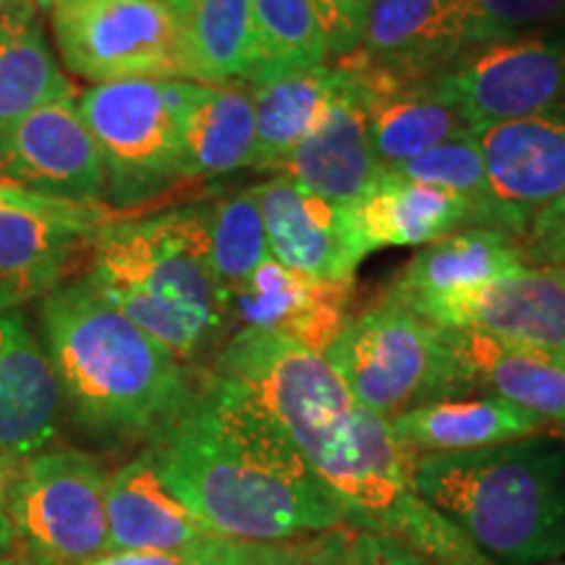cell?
Masks as SVG:
<instances>
[{
  "label": "cell",
  "instance_id": "6da1fadb",
  "mask_svg": "<svg viewBox=\"0 0 565 565\" xmlns=\"http://www.w3.org/2000/svg\"><path fill=\"white\" fill-rule=\"evenodd\" d=\"M210 374L242 387L278 424L343 508L345 524L391 536L435 565H492L416 494L414 456L395 443L391 422L353 398L322 353L282 335L238 330Z\"/></svg>",
  "mask_w": 565,
  "mask_h": 565
},
{
  "label": "cell",
  "instance_id": "7a4b0ae2",
  "mask_svg": "<svg viewBox=\"0 0 565 565\" xmlns=\"http://www.w3.org/2000/svg\"><path fill=\"white\" fill-rule=\"evenodd\" d=\"M147 454L183 503L228 540L280 545L349 526L278 424L215 374Z\"/></svg>",
  "mask_w": 565,
  "mask_h": 565
},
{
  "label": "cell",
  "instance_id": "3957f363",
  "mask_svg": "<svg viewBox=\"0 0 565 565\" xmlns=\"http://www.w3.org/2000/svg\"><path fill=\"white\" fill-rule=\"evenodd\" d=\"M40 343L63 406L100 440H158L196 395L186 364L118 312L87 275L42 299Z\"/></svg>",
  "mask_w": 565,
  "mask_h": 565
},
{
  "label": "cell",
  "instance_id": "277c9868",
  "mask_svg": "<svg viewBox=\"0 0 565 565\" xmlns=\"http://www.w3.org/2000/svg\"><path fill=\"white\" fill-rule=\"evenodd\" d=\"M87 278L181 364L231 338L228 296L212 267L207 202L113 217L92 244Z\"/></svg>",
  "mask_w": 565,
  "mask_h": 565
},
{
  "label": "cell",
  "instance_id": "5b68a950",
  "mask_svg": "<svg viewBox=\"0 0 565 565\" xmlns=\"http://www.w3.org/2000/svg\"><path fill=\"white\" fill-rule=\"evenodd\" d=\"M412 484L492 565L565 557V435L416 456Z\"/></svg>",
  "mask_w": 565,
  "mask_h": 565
},
{
  "label": "cell",
  "instance_id": "8992f818",
  "mask_svg": "<svg viewBox=\"0 0 565 565\" xmlns=\"http://www.w3.org/2000/svg\"><path fill=\"white\" fill-rule=\"evenodd\" d=\"M322 359L359 404L387 422L416 406L466 398L445 330L387 299L349 317Z\"/></svg>",
  "mask_w": 565,
  "mask_h": 565
},
{
  "label": "cell",
  "instance_id": "52a82bcc",
  "mask_svg": "<svg viewBox=\"0 0 565 565\" xmlns=\"http://www.w3.org/2000/svg\"><path fill=\"white\" fill-rule=\"evenodd\" d=\"M196 82L124 79L79 92V113L100 152L105 202L131 207L183 179L181 129Z\"/></svg>",
  "mask_w": 565,
  "mask_h": 565
},
{
  "label": "cell",
  "instance_id": "ba28073f",
  "mask_svg": "<svg viewBox=\"0 0 565 565\" xmlns=\"http://www.w3.org/2000/svg\"><path fill=\"white\" fill-rule=\"evenodd\" d=\"M108 471L79 448H45L19 461L9 513L30 565H89L110 553Z\"/></svg>",
  "mask_w": 565,
  "mask_h": 565
},
{
  "label": "cell",
  "instance_id": "9c48e42d",
  "mask_svg": "<svg viewBox=\"0 0 565 565\" xmlns=\"http://www.w3.org/2000/svg\"><path fill=\"white\" fill-rule=\"evenodd\" d=\"M61 66L95 84L183 79L181 21L160 0H45Z\"/></svg>",
  "mask_w": 565,
  "mask_h": 565
},
{
  "label": "cell",
  "instance_id": "30bf717a",
  "mask_svg": "<svg viewBox=\"0 0 565 565\" xmlns=\"http://www.w3.org/2000/svg\"><path fill=\"white\" fill-rule=\"evenodd\" d=\"M469 131L565 113V26L492 42L429 79Z\"/></svg>",
  "mask_w": 565,
  "mask_h": 565
},
{
  "label": "cell",
  "instance_id": "8fae6325",
  "mask_svg": "<svg viewBox=\"0 0 565 565\" xmlns=\"http://www.w3.org/2000/svg\"><path fill=\"white\" fill-rule=\"evenodd\" d=\"M469 51V0H372L359 47L338 63L370 87H404L435 79Z\"/></svg>",
  "mask_w": 565,
  "mask_h": 565
},
{
  "label": "cell",
  "instance_id": "7c38bea8",
  "mask_svg": "<svg viewBox=\"0 0 565 565\" xmlns=\"http://www.w3.org/2000/svg\"><path fill=\"white\" fill-rule=\"evenodd\" d=\"M0 181L63 202H105L100 152L76 100L42 105L0 129Z\"/></svg>",
  "mask_w": 565,
  "mask_h": 565
},
{
  "label": "cell",
  "instance_id": "4fadbf2b",
  "mask_svg": "<svg viewBox=\"0 0 565 565\" xmlns=\"http://www.w3.org/2000/svg\"><path fill=\"white\" fill-rule=\"evenodd\" d=\"M416 317L565 362V267L524 263L479 291L435 303Z\"/></svg>",
  "mask_w": 565,
  "mask_h": 565
},
{
  "label": "cell",
  "instance_id": "5bb4252c",
  "mask_svg": "<svg viewBox=\"0 0 565 565\" xmlns=\"http://www.w3.org/2000/svg\"><path fill=\"white\" fill-rule=\"evenodd\" d=\"M113 217L103 204L0 207V309L45 299Z\"/></svg>",
  "mask_w": 565,
  "mask_h": 565
},
{
  "label": "cell",
  "instance_id": "9a60e30c",
  "mask_svg": "<svg viewBox=\"0 0 565 565\" xmlns=\"http://www.w3.org/2000/svg\"><path fill=\"white\" fill-rule=\"evenodd\" d=\"M500 228L524 236L536 212L565 192V113L477 131Z\"/></svg>",
  "mask_w": 565,
  "mask_h": 565
},
{
  "label": "cell",
  "instance_id": "2e32d148",
  "mask_svg": "<svg viewBox=\"0 0 565 565\" xmlns=\"http://www.w3.org/2000/svg\"><path fill=\"white\" fill-rule=\"evenodd\" d=\"M353 280H322L267 259L228 296L231 335L238 330L282 335L322 353L349 320Z\"/></svg>",
  "mask_w": 565,
  "mask_h": 565
},
{
  "label": "cell",
  "instance_id": "e0dca14e",
  "mask_svg": "<svg viewBox=\"0 0 565 565\" xmlns=\"http://www.w3.org/2000/svg\"><path fill=\"white\" fill-rule=\"evenodd\" d=\"M273 259L288 270L322 280H353L364 259L349 207L317 196L286 175L254 183Z\"/></svg>",
  "mask_w": 565,
  "mask_h": 565
},
{
  "label": "cell",
  "instance_id": "ac0fdd59",
  "mask_svg": "<svg viewBox=\"0 0 565 565\" xmlns=\"http://www.w3.org/2000/svg\"><path fill=\"white\" fill-rule=\"evenodd\" d=\"M61 408L58 380L40 335L19 309H0V450L24 461L51 448Z\"/></svg>",
  "mask_w": 565,
  "mask_h": 565
},
{
  "label": "cell",
  "instance_id": "d6986e66",
  "mask_svg": "<svg viewBox=\"0 0 565 565\" xmlns=\"http://www.w3.org/2000/svg\"><path fill=\"white\" fill-rule=\"evenodd\" d=\"M278 171L307 192L341 207H351L380 179L383 166L372 150L366 129L362 84L351 71L343 95L333 100L322 121L286 154Z\"/></svg>",
  "mask_w": 565,
  "mask_h": 565
},
{
  "label": "cell",
  "instance_id": "ffe728a7",
  "mask_svg": "<svg viewBox=\"0 0 565 565\" xmlns=\"http://www.w3.org/2000/svg\"><path fill=\"white\" fill-rule=\"evenodd\" d=\"M521 242L494 228H463L427 244L387 282L383 299L422 315L440 301L475 294L524 265Z\"/></svg>",
  "mask_w": 565,
  "mask_h": 565
},
{
  "label": "cell",
  "instance_id": "44dd1931",
  "mask_svg": "<svg viewBox=\"0 0 565 565\" xmlns=\"http://www.w3.org/2000/svg\"><path fill=\"white\" fill-rule=\"evenodd\" d=\"M105 511L110 553H162L215 534L168 487L147 450L108 477Z\"/></svg>",
  "mask_w": 565,
  "mask_h": 565
},
{
  "label": "cell",
  "instance_id": "7402d4cb",
  "mask_svg": "<svg viewBox=\"0 0 565 565\" xmlns=\"http://www.w3.org/2000/svg\"><path fill=\"white\" fill-rule=\"evenodd\" d=\"M445 335L461 366L466 395L503 398L565 435V362L471 330H445Z\"/></svg>",
  "mask_w": 565,
  "mask_h": 565
},
{
  "label": "cell",
  "instance_id": "603a6c76",
  "mask_svg": "<svg viewBox=\"0 0 565 565\" xmlns=\"http://www.w3.org/2000/svg\"><path fill=\"white\" fill-rule=\"evenodd\" d=\"M351 228L364 257L380 249L427 246L448 233L471 228L466 204L443 189L383 171L349 207Z\"/></svg>",
  "mask_w": 565,
  "mask_h": 565
},
{
  "label": "cell",
  "instance_id": "cb8c5ba5",
  "mask_svg": "<svg viewBox=\"0 0 565 565\" xmlns=\"http://www.w3.org/2000/svg\"><path fill=\"white\" fill-rule=\"evenodd\" d=\"M257 118V166L278 171L286 154L322 121L324 110L349 87L338 63L312 68H257L244 82Z\"/></svg>",
  "mask_w": 565,
  "mask_h": 565
},
{
  "label": "cell",
  "instance_id": "d4e9b609",
  "mask_svg": "<svg viewBox=\"0 0 565 565\" xmlns=\"http://www.w3.org/2000/svg\"><path fill=\"white\" fill-rule=\"evenodd\" d=\"M545 429L547 424L540 416L492 395L435 401V404L416 406L391 419L395 443L414 458L466 454V450L540 435Z\"/></svg>",
  "mask_w": 565,
  "mask_h": 565
},
{
  "label": "cell",
  "instance_id": "484cf974",
  "mask_svg": "<svg viewBox=\"0 0 565 565\" xmlns=\"http://www.w3.org/2000/svg\"><path fill=\"white\" fill-rule=\"evenodd\" d=\"M74 82L63 71L34 0H13L0 13V129L32 110L76 100Z\"/></svg>",
  "mask_w": 565,
  "mask_h": 565
},
{
  "label": "cell",
  "instance_id": "4316f807",
  "mask_svg": "<svg viewBox=\"0 0 565 565\" xmlns=\"http://www.w3.org/2000/svg\"><path fill=\"white\" fill-rule=\"evenodd\" d=\"M183 179H217L257 166V118L244 84H196L183 113Z\"/></svg>",
  "mask_w": 565,
  "mask_h": 565
},
{
  "label": "cell",
  "instance_id": "83f0119b",
  "mask_svg": "<svg viewBox=\"0 0 565 565\" xmlns=\"http://www.w3.org/2000/svg\"><path fill=\"white\" fill-rule=\"evenodd\" d=\"M359 84L372 150L383 171L469 131L463 118L437 95L429 82L404 87H370L362 79Z\"/></svg>",
  "mask_w": 565,
  "mask_h": 565
},
{
  "label": "cell",
  "instance_id": "f1b7e54d",
  "mask_svg": "<svg viewBox=\"0 0 565 565\" xmlns=\"http://www.w3.org/2000/svg\"><path fill=\"white\" fill-rule=\"evenodd\" d=\"M181 32L186 82L244 84L263 63L252 0H194Z\"/></svg>",
  "mask_w": 565,
  "mask_h": 565
},
{
  "label": "cell",
  "instance_id": "f546056e",
  "mask_svg": "<svg viewBox=\"0 0 565 565\" xmlns=\"http://www.w3.org/2000/svg\"><path fill=\"white\" fill-rule=\"evenodd\" d=\"M391 173L404 175L408 181L427 183V186L443 189L458 196L466 204L471 217V228H500L498 204L492 200L490 179L482 150L475 131L458 134V137L443 141L433 150L422 152L419 158L401 162L391 168Z\"/></svg>",
  "mask_w": 565,
  "mask_h": 565
},
{
  "label": "cell",
  "instance_id": "4dcf8cb0",
  "mask_svg": "<svg viewBox=\"0 0 565 565\" xmlns=\"http://www.w3.org/2000/svg\"><path fill=\"white\" fill-rule=\"evenodd\" d=\"M207 204L212 267L225 296H231L273 257L263 210L252 186L236 189Z\"/></svg>",
  "mask_w": 565,
  "mask_h": 565
},
{
  "label": "cell",
  "instance_id": "1f68e13d",
  "mask_svg": "<svg viewBox=\"0 0 565 565\" xmlns=\"http://www.w3.org/2000/svg\"><path fill=\"white\" fill-rule=\"evenodd\" d=\"M330 534L280 545L212 534L194 545L162 553H105L89 565H330Z\"/></svg>",
  "mask_w": 565,
  "mask_h": 565
},
{
  "label": "cell",
  "instance_id": "d6a6232c",
  "mask_svg": "<svg viewBox=\"0 0 565 565\" xmlns=\"http://www.w3.org/2000/svg\"><path fill=\"white\" fill-rule=\"evenodd\" d=\"M257 68H312L328 63V40L312 0H252Z\"/></svg>",
  "mask_w": 565,
  "mask_h": 565
},
{
  "label": "cell",
  "instance_id": "836d02e7",
  "mask_svg": "<svg viewBox=\"0 0 565 565\" xmlns=\"http://www.w3.org/2000/svg\"><path fill=\"white\" fill-rule=\"evenodd\" d=\"M475 47L565 26V0H469Z\"/></svg>",
  "mask_w": 565,
  "mask_h": 565
},
{
  "label": "cell",
  "instance_id": "e575fe53",
  "mask_svg": "<svg viewBox=\"0 0 565 565\" xmlns=\"http://www.w3.org/2000/svg\"><path fill=\"white\" fill-rule=\"evenodd\" d=\"M330 565H435L385 534L338 526L330 534Z\"/></svg>",
  "mask_w": 565,
  "mask_h": 565
},
{
  "label": "cell",
  "instance_id": "d590c367",
  "mask_svg": "<svg viewBox=\"0 0 565 565\" xmlns=\"http://www.w3.org/2000/svg\"><path fill=\"white\" fill-rule=\"evenodd\" d=\"M322 21L330 58L343 61L359 47L372 0H312Z\"/></svg>",
  "mask_w": 565,
  "mask_h": 565
},
{
  "label": "cell",
  "instance_id": "8d00e7d4",
  "mask_svg": "<svg viewBox=\"0 0 565 565\" xmlns=\"http://www.w3.org/2000/svg\"><path fill=\"white\" fill-rule=\"evenodd\" d=\"M519 242L529 265L565 267V192L536 212Z\"/></svg>",
  "mask_w": 565,
  "mask_h": 565
},
{
  "label": "cell",
  "instance_id": "74e56055",
  "mask_svg": "<svg viewBox=\"0 0 565 565\" xmlns=\"http://www.w3.org/2000/svg\"><path fill=\"white\" fill-rule=\"evenodd\" d=\"M19 461H13L11 456H6L0 450V555H11L17 547V534H13L11 513H9V498H11V484L17 477Z\"/></svg>",
  "mask_w": 565,
  "mask_h": 565
},
{
  "label": "cell",
  "instance_id": "f35d334b",
  "mask_svg": "<svg viewBox=\"0 0 565 565\" xmlns=\"http://www.w3.org/2000/svg\"><path fill=\"white\" fill-rule=\"evenodd\" d=\"M63 200H53V196H42L24 192V189L11 186V183L0 181V207H26V210H42V207H55Z\"/></svg>",
  "mask_w": 565,
  "mask_h": 565
},
{
  "label": "cell",
  "instance_id": "ab89813d",
  "mask_svg": "<svg viewBox=\"0 0 565 565\" xmlns=\"http://www.w3.org/2000/svg\"><path fill=\"white\" fill-rule=\"evenodd\" d=\"M160 3L166 6V9L171 11L175 19L183 21V19H186L189 9H192V3H194V0H160Z\"/></svg>",
  "mask_w": 565,
  "mask_h": 565
},
{
  "label": "cell",
  "instance_id": "60d3db41",
  "mask_svg": "<svg viewBox=\"0 0 565 565\" xmlns=\"http://www.w3.org/2000/svg\"><path fill=\"white\" fill-rule=\"evenodd\" d=\"M0 565H30V563H26V561H21V557L0 555Z\"/></svg>",
  "mask_w": 565,
  "mask_h": 565
},
{
  "label": "cell",
  "instance_id": "b9f144b4",
  "mask_svg": "<svg viewBox=\"0 0 565 565\" xmlns=\"http://www.w3.org/2000/svg\"><path fill=\"white\" fill-rule=\"evenodd\" d=\"M13 3V0H0V13H3L6 9H9V6Z\"/></svg>",
  "mask_w": 565,
  "mask_h": 565
},
{
  "label": "cell",
  "instance_id": "7bdbcfd3",
  "mask_svg": "<svg viewBox=\"0 0 565 565\" xmlns=\"http://www.w3.org/2000/svg\"><path fill=\"white\" fill-rule=\"evenodd\" d=\"M34 3H38V6H40V9H42V0H34Z\"/></svg>",
  "mask_w": 565,
  "mask_h": 565
},
{
  "label": "cell",
  "instance_id": "ee69618b",
  "mask_svg": "<svg viewBox=\"0 0 565 565\" xmlns=\"http://www.w3.org/2000/svg\"><path fill=\"white\" fill-rule=\"evenodd\" d=\"M42 6H45V0H42Z\"/></svg>",
  "mask_w": 565,
  "mask_h": 565
},
{
  "label": "cell",
  "instance_id": "f6af8a7d",
  "mask_svg": "<svg viewBox=\"0 0 565 565\" xmlns=\"http://www.w3.org/2000/svg\"><path fill=\"white\" fill-rule=\"evenodd\" d=\"M563 565H565V563H563Z\"/></svg>",
  "mask_w": 565,
  "mask_h": 565
}]
</instances>
